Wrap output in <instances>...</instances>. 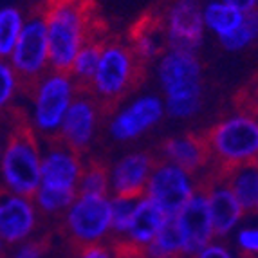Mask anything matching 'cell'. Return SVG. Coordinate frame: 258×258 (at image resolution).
Instances as JSON below:
<instances>
[{
    "mask_svg": "<svg viewBox=\"0 0 258 258\" xmlns=\"http://www.w3.org/2000/svg\"><path fill=\"white\" fill-rule=\"evenodd\" d=\"M51 251V238L38 237L29 238L17 245V251L11 258H45Z\"/></svg>",
    "mask_w": 258,
    "mask_h": 258,
    "instance_id": "cell-31",
    "label": "cell"
},
{
    "mask_svg": "<svg viewBox=\"0 0 258 258\" xmlns=\"http://www.w3.org/2000/svg\"><path fill=\"white\" fill-rule=\"evenodd\" d=\"M256 164H258V163H256Z\"/></svg>",
    "mask_w": 258,
    "mask_h": 258,
    "instance_id": "cell-39",
    "label": "cell"
},
{
    "mask_svg": "<svg viewBox=\"0 0 258 258\" xmlns=\"http://www.w3.org/2000/svg\"><path fill=\"white\" fill-rule=\"evenodd\" d=\"M203 189L206 191L208 197V208H210L211 226H213L215 238H226L238 228L245 211L242 210L240 203L233 195L222 175L219 179H213Z\"/></svg>",
    "mask_w": 258,
    "mask_h": 258,
    "instance_id": "cell-17",
    "label": "cell"
},
{
    "mask_svg": "<svg viewBox=\"0 0 258 258\" xmlns=\"http://www.w3.org/2000/svg\"><path fill=\"white\" fill-rule=\"evenodd\" d=\"M8 61L20 76L24 85L35 83L51 71L47 27L42 13H35L26 18V24L22 27V33Z\"/></svg>",
    "mask_w": 258,
    "mask_h": 258,
    "instance_id": "cell-9",
    "label": "cell"
},
{
    "mask_svg": "<svg viewBox=\"0 0 258 258\" xmlns=\"http://www.w3.org/2000/svg\"><path fill=\"white\" fill-rule=\"evenodd\" d=\"M138 67L139 61L130 45L123 42H103L98 69L89 83L91 94L98 101L119 99L132 87Z\"/></svg>",
    "mask_w": 258,
    "mask_h": 258,
    "instance_id": "cell-8",
    "label": "cell"
},
{
    "mask_svg": "<svg viewBox=\"0 0 258 258\" xmlns=\"http://www.w3.org/2000/svg\"><path fill=\"white\" fill-rule=\"evenodd\" d=\"M101 47L103 42L99 38L92 36L87 43H83L82 49L76 52L73 63H71L67 73L74 78V82L80 87H87L91 83L92 76H94L96 69L99 63V56H101Z\"/></svg>",
    "mask_w": 258,
    "mask_h": 258,
    "instance_id": "cell-23",
    "label": "cell"
},
{
    "mask_svg": "<svg viewBox=\"0 0 258 258\" xmlns=\"http://www.w3.org/2000/svg\"><path fill=\"white\" fill-rule=\"evenodd\" d=\"M147 258H186L184 242L175 217H166L159 233L145 249Z\"/></svg>",
    "mask_w": 258,
    "mask_h": 258,
    "instance_id": "cell-22",
    "label": "cell"
},
{
    "mask_svg": "<svg viewBox=\"0 0 258 258\" xmlns=\"http://www.w3.org/2000/svg\"><path fill=\"white\" fill-rule=\"evenodd\" d=\"M175 220L181 229L186 258H194L203 247L215 240L210 208H208V197L203 188L195 191L194 197L189 199L186 206L175 215Z\"/></svg>",
    "mask_w": 258,
    "mask_h": 258,
    "instance_id": "cell-15",
    "label": "cell"
},
{
    "mask_svg": "<svg viewBox=\"0 0 258 258\" xmlns=\"http://www.w3.org/2000/svg\"><path fill=\"white\" fill-rule=\"evenodd\" d=\"M40 211L33 197L0 188V238L4 245H18L35 235Z\"/></svg>",
    "mask_w": 258,
    "mask_h": 258,
    "instance_id": "cell-13",
    "label": "cell"
},
{
    "mask_svg": "<svg viewBox=\"0 0 258 258\" xmlns=\"http://www.w3.org/2000/svg\"><path fill=\"white\" fill-rule=\"evenodd\" d=\"M211 159L222 170L258 163V116L249 112L229 114L211 126L206 138Z\"/></svg>",
    "mask_w": 258,
    "mask_h": 258,
    "instance_id": "cell-6",
    "label": "cell"
},
{
    "mask_svg": "<svg viewBox=\"0 0 258 258\" xmlns=\"http://www.w3.org/2000/svg\"><path fill=\"white\" fill-rule=\"evenodd\" d=\"M235 245L240 258H258V226H244L238 229Z\"/></svg>",
    "mask_w": 258,
    "mask_h": 258,
    "instance_id": "cell-30",
    "label": "cell"
},
{
    "mask_svg": "<svg viewBox=\"0 0 258 258\" xmlns=\"http://www.w3.org/2000/svg\"><path fill=\"white\" fill-rule=\"evenodd\" d=\"M155 71L166 116L181 121L197 116L203 107V65L197 52L166 49Z\"/></svg>",
    "mask_w": 258,
    "mask_h": 258,
    "instance_id": "cell-1",
    "label": "cell"
},
{
    "mask_svg": "<svg viewBox=\"0 0 258 258\" xmlns=\"http://www.w3.org/2000/svg\"><path fill=\"white\" fill-rule=\"evenodd\" d=\"M63 235L74 254L83 247L103 244L112 235L110 195H76L61 215Z\"/></svg>",
    "mask_w": 258,
    "mask_h": 258,
    "instance_id": "cell-7",
    "label": "cell"
},
{
    "mask_svg": "<svg viewBox=\"0 0 258 258\" xmlns=\"http://www.w3.org/2000/svg\"><path fill=\"white\" fill-rule=\"evenodd\" d=\"M136 204H138V199L110 195V210H112V235L110 237L119 238L125 235L130 226V220H132Z\"/></svg>",
    "mask_w": 258,
    "mask_h": 258,
    "instance_id": "cell-28",
    "label": "cell"
},
{
    "mask_svg": "<svg viewBox=\"0 0 258 258\" xmlns=\"http://www.w3.org/2000/svg\"><path fill=\"white\" fill-rule=\"evenodd\" d=\"M224 2H228L229 6L237 8L242 13H249V11L256 9V0H224Z\"/></svg>",
    "mask_w": 258,
    "mask_h": 258,
    "instance_id": "cell-34",
    "label": "cell"
},
{
    "mask_svg": "<svg viewBox=\"0 0 258 258\" xmlns=\"http://www.w3.org/2000/svg\"><path fill=\"white\" fill-rule=\"evenodd\" d=\"M0 154H2V143H0Z\"/></svg>",
    "mask_w": 258,
    "mask_h": 258,
    "instance_id": "cell-37",
    "label": "cell"
},
{
    "mask_svg": "<svg viewBox=\"0 0 258 258\" xmlns=\"http://www.w3.org/2000/svg\"><path fill=\"white\" fill-rule=\"evenodd\" d=\"M99 108L98 99L92 94L80 92L61 121L58 141L71 150L82 154L91 147L98 134Z\"/></svg>",
    "mask_w": 258,
    "mask_h": 258,
    "instance_id": "cell-14",
    "label": "cell"
},
{
    "mask_svg": "<svg viewBox=\"0 0 258 258\" xmlns=\"http://www.w3.org/2000/svg\"><path fill=\"white\" fill-rule=\"evenodd\" d=\"M4 256V242H2V238H0V258Z\"/></svg>",
    "mask_w": 258,
    "mask_h": 258,
    "instance_id": "cell-35",
    "label": "cell"
},
{
    "mask_svg": "<svg viewBox=\"0 0 258 258\" xmlns=\"http://www.w3.org/2000/svg\"><path fill=\"white\" fill-rule=\"evenodd\" d=\"M161 154L163 161L182 168L191 175L201 173L211 161L206 139L195 134H182L166 139L161 148Z\"/></svg>",
    "mask_w": 258,
    "mask_h": 258,
    "instance_id": "cell-18",
    "label": "cell"
},
{
    "mask_svg": "<svg viewBox=\"0 0 258 258\" xmlns=\"http://www.w3.org/2000/svg\"><path fill=\"white\" fill-rule=\"evenodd\" d=\"M222 179L237 197L242 210L245 213L254 211L258 204V164H242L224 170Z\"/></svg>",
    "mask_w": 258,
    "mask_h": 258,
    "instance_id": "cell-20",
    "label": "cell"
},
{
    "mask_svg": "<svg viewBox=\"0 0 258 258\" xmlns=\"http://www.w3.org/2000/svg\"><path fill=\"white\" fill-rule=\"evenodd\" d=\"M166 116L159 94H141L117 108L108 121V134L117 143L136 141L150 132Z\"/></svg>",
    "mask_w": 258,
    "mask_h": 258,
    "instance_id": "cell-11",
    "label": "cell"
},
{
    "mask_svg": "<svg viewBox=\"0 0 258 258\" xmlns=\"http://www.w3.org/2000/svg\"><path fill=\"white\" fill-rule=\"evenodd\" d=\"M256 9H258V0H256Z\"/></svg>",
    "mask_w": 258,
    "mask_h": 258,
    "instance_id": "cell-38",
    "label": "cell"
},
{
    "mask_svg": "<svg viewBox=\"0 0 258 258\" xmlns=\"http://www.w3.org/2000/svg\"><path fill=\"white\" fill-rule=\"evenodd\" d=\"M164 220H166L164 211L152 199H148L147 195H143V197L138 199V204H136V210H134L128 229L119 238L125 240L126 244H130L132 247H136V249L145 251L147 245L159 233Z\"/></svg>",
    "mask_w": 258,
    "mask_h": 258,
    "instance_id": "cell-19",
    "label": "cell"
},
{
    "mask_svg": "<svg viewBox=\"0 0 258 258\" xmlns=\"http://www.w3.org/2000/svg\"><path fill=\"white\" fill-rule=\"evenodd\" d=\"M80 94V85L74 78L63 71H49L40 80L31 83L29 126L43 139L58 138L65 114Z\"/></svg>",
    "mask_w": 258,
    "mask_h": 258,
    "instance_id": "cell-4",
    "label": "cell"
},
{
    "mask_svg": "<svg viewBox=\"0 0 258 258\" xmlns=\"http://www.w3.org/2000/svg\"><path fill=\"white\" fill-rule=\"evenodd\" d=\"M42 150L40 138L29 126H17L6 143H2L0 188L24 197H33L40 186Z\"/></svg>",
    "mask_w": 258,
    "mask_h": 258,
    "instance_id": "cell-5",
    "label": "cell"
},
{
    "mask_svg": "<svg viewBox=\"0 0 258 258\" xmlns=\"http://www.w3.org/2000/svg\"><path fill=\"white\" fill-rule=\"evenodd\" d=\"M74 258H117L114 249L110 247L108 242H103V244H96V245H89V247H83L80 249Z\"/></svg>",
    "mask_w": 258,
    "mask_h": 258,
    "instance_id": "cell-32",
    "label": "cell"
},
{
    "mask_svg": "<svg viewBox=\"0 0 258 258\" xmlns=\"http://www.w3.org/2000/svg\"><path fill=\"white\" fill-rule=\"evenodd\" d=\"M154 155L148 152H128L108 168L110 195L139 199L145 195L148 179L154 170Z\"/></svg>",
    "mask_w": 258,
    "mask_h": 258,
    "instance_id": "cell-16",
    "label": "cell"
},
{
    "mask_svg": "<svg viewBox=\"0 0 258 258\" xmlns=\"http://www.w3.org/2000/svg\"><path fill=\"white\" fill-rule=\"evenodd\" d=\"M254 213H256V215H258V204H256V208H254Z\"/></svg>",
    "mask_w": 258,
    "mask_h": 258,
    "instance_id": "cell-36",
    "label": "cell"
},
{
    "mask_svg": "<svg viewBox=\"0 0 258 258\" xmlns=\"http://www.w3.org/2000/svg\"><path fill=\"white\" fill-rule=\"evenodd\" d=\"M85 163L82 154L52 139L42 150V173L40 186L33 195L40 215H63L78 195V182L83 173Z\"/></svg>",
    "mask_w": 258,
    "mask_h": 258,
    "instance_id": "cell-2",
    "label": "cell"
},
{
    "mask_svg": "<svg viewBox=\"0 0 258 258\" xmlns=\"http://www.w3.org/2000/svg\"><path fill=\"white\" fill-rule=\"evenodd\" d=\"M80 195H110V177L108 168L103 164H85L78 182Z\"/></svg>",
    "mask_w": 258,
    "mask_h": 258,
    "instance_id": "cell-27",
    "label": "cell"
},
{
    "mask_svg": "<svg viewBox=\"0 0 258 258\" xmlns=\"http://www.w3.org/2000/svg\"><path fill=\"white\" fill-rule=\"evenodd\" d=\"M22 80L8 60H0V112L8 110L22 91Z\"/></svg>",
    "mask_w": 258,
    "mask_h": 258,
    "instance_id": "cell-29",
    "label": "cell"
},
{
    "mask_svg": "<svg viewBox=\"0 0 258 258\" xmlns=\"http://www.w3.org/2000/svg\"><path fill=\"white\" fill-rule=\"evenodd\" d=\"M42 17L47 27L51 69L67 73L76 52L92 38L89 0H47Z\"/></svg>",
    "mask_w": 258,
    "mask_h": 258,
    "instance_id": "cell-3",
    "label": "cell"
},
{
    "mask_svg": "<svg viewBox=\"0 0 258 258\" xmlns=\"http://www.w3.org/2000/svg\"><path fill=\"white\" fill-rule=\"evenodd\" d=\"M194 258H235V256H233L231 249L224 242L213 240L206 247H203V249L199 251Z\"/></svg>",
    "mask_w": 258,
    "mask_h": 258,
    "instance_id": "cell-33",
    "label": "cell"
},
{
    "mask_svg": "<svg viewBox=\"0 0 258 258\" xmlns=\"http://www.w3.org/2000/svg\"><path fill=\"white\" fill-rule=\"evenodd\" d=\"M199 189L197 177L168 161H157L150 173L145 195L152 199L166 217H175Z\"/></svg>",
    "mask_w": 258,
    "mask_h": 258,
    "instance_id": "cell-10",
    "label": "cell"
},
{
    "mask_svg": "<svg viewBox=\"0 0 258 258\" xmlns=\"http://www.w3.org/2000/svg\"><path fill=\"white\" fill-rule=\"evenodd\" d=\"M256 40H258V9H253V11L244 15L240 26L237 29L233 31V33H229L228 36L219 38V42L226 51L238 52V51H244L249 45H253Z\"/></svg>",
    "mask_w": 258,
    "mask_h": 258,
    "instance_id": "cell-26",
    "label": "cell"
},
{
    "mask_svg": "<svg viewBox=\"0 0 258 258\" xmlns=\"http://www.w3.org/2000/svg\"><path fill=\"white\" fill-rule=\"evenodd\" d=\"M245 13L238 11L237 8L229 6L224 0H208L203 4V20L204 29L211 35H215L217 40L228 36L229 33L240 26Z\"/></svg>",
    "mask_w": 258,
    "mask_h": 258,
    "instance_id": "cell-21",
    "label": "cell"
},
{
    "mask_svg": "<svg viewBox=\"0 0 258 258\" xmlns=\"http://www.w3.org/2000/svg\"><path fill=\"white\" fill-rule=\"evenodd\" d=\"M26 15L17 6H0V60H8L26 24Z\"/></svg>",
    "mask_w": 258,
    "mask_h": 258,
    "instance_id": "cell-25",
    "label": "cell"
},
{
    "mask_svg": "<svg viewBox=\"0 0 258 258\" xmlns=\"http://www.w3.org/2000/svg\"><path fill=\"white\" fill-rule=\"evenodd\" d=\"M134 56L138 61H152L159 58L166 51L163 27L161 26H145L138 27L130 42Z\"/></svg>",
    "mask_w": 258,
    "mask_h": 258,
    "instance_id": "cell-24",
    "label": "cell"
},
{
    "mask_svg": "<svg viewBox=\"0 0 258 258\" xmlns=\"http://www.w3.org/2000/svg\"><path fill=\"white\" fill-rule=\"evenodd\" d=\"M163 35L166 49L197 52L204 42L203 4L199 0H175L163 18Z\"/></svg>",
    "mask_w": 258,
    "mask_h": 258,
    "instance_id": "cell-12",
    "label": "cell"
}]
</instances>
